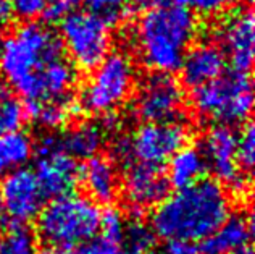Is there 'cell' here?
I'll list each match as a JSON object with an SVG mask.
<instances>
[{
  "label": "cell",
  "instance_id": "cell-17",
  "mask_svg": "<svg viewBox=\"0 0 255 254\" xmlns=\"http://www.w3.org/2000/svg\"><path fill=\"white\" fill-rule=\"evenodd\" d=\"M112 115L113 113L104 115V122H83L73 126L70 131H66L63 136H60V141H62L65 151L75 159L84 160L97 156L105 143L107 133L112 130Z\"/></svg>",
  "mask_w": 255,
  "mask_h": 254
},
{
  "label": "cell",
  "instance_id": "cell-6",
  "mask_svg": "<svg viewBox=\"0 0 255 254\" xmlns=\"http://www.w3.org/2000/svg\"><path fill=\"white\" fill-rule=\"evenodd\" d=\"M191 105L196 115L217 125L246 123L254 107L249 73L231 71L192 89Z\"/></svg>",
  "mask_w": 255,
  "mask_h": 254
},
{
  "label": "cell",
  "instance_id": "cell-27",
  "mask_svg": "<svg viewBox=\"0 0 255 254\" xmlns=\"http://www.w3.org/2000/svg\"><path fill=\"white\" fill-rule=\"evenodd\" d=\"M99 232L105 237L117 240V242H123L126 232V219L123 212L117 207H109L107 211H104L100 214Z\"/></svg>",
  "mask_w": 255,
  "mask_h": 254
},
{
  "label": "cell",
  "instance_id": "cell-25",
  "mask_svg": "<svg viewBox=\"0 0 255 254\" xmlns=\"http://www.w3.org/2000/svg\"><path fill=\"white\" fill-rule=\"evenodd\" d=\"M236 156L239 167L244 172H251L255 164V131L252 123H244L243 131L238 133Z\"/></svg>",
  "mask_w": 255,
  "mask_h": 254
},
{
  "label": "cell",
  "instance_id": "cell-16",
  "mask_svg": "<svg viewBox=\"0 0 255 254\" xmlns=\"http://www.w3.org/2000/svg\"><path fill=\"white\" fill-rule=\"evenodd\" d=\"M79 182L83 183L87 198L100 204L113 203L122 188L115 162L102 156L86 159L79 169Z\"/></svg>",
  "mask_w": 255,
  "mask_h": 254
},
{
  "label": "cell",
  "instance_id": "cell-10",
  "mask_svg": "<svg viewBox=\"0 0 255 254\" xmlns=\"http://www.w3.org/2000/svg\"><path fill=\"white\" fill-rule=\"evenodd\" d=\"M238 133L228 125H215L205 133L202 151L207 169L217 177V182L234 196L244 198L249 193V177L239 167L236 156Z\"/></svg>",
  "mask_w": 255,
  "mask_h": 254
},
{
  "label": "cell",
  "instance_id": "cell-35",
  "mask_svg": "<svg viewBox=\"0 0 255 254\" xmlns=\"http://www.w3.org/2000/svg\"><path fill=\"white\" fill-rule=\"evenodd\" d=\"M137 5H142V6H150V5H153V3H157V2H160V0H134Z\"/></svg>",
  "mask_w": 255,
  "mask_h": 254
},
{
  "label": "cell",
  "instance_id": "cell-26",
  "mask_svg": "<svg viewBox=\"0 0 255 254\" xmlns=\"http://www.w3.org/2000/svg\"><path fill=\"white\" fill-rule=\"evenodd\" d=\"M87 10L107 19L112 26L128 16L126 0H86Z\"/></svg>",
  "mask_w": 255,
  "mask_h": 254
},
{
  "label": "cell",
  "instance_id": "cell-3",
  "mask_svg": "<svg viewBox=\"0 0 255 254\" xmlns=\"http://www.w3.org/2000/svg\"><path fill=\"white\" fill-rule=\"evenodd\" d=\"M62 57L58 34L41 23L28 21L0 39V75L26 102L41 101L47 71Z\"/></svg>",
  "mask_w": 255,
  "mask_h": 254
},
{
  "label": "cell",
  "instance_id": "cell-11",
  "mask_svg": "<svg viewBox=\"0 0 255 254\" xmlns=\"http://www.w3.org/2000/svg\"><path fill=\"white\" fill-rule=\"evenodd\" d=\"M34 175L44 198H57L73 193L79 182L76 159L65 151L60 136H45L37 144Z\"/></svg>",
  "mask_w": 255,
  "mask_h": 254
},
{
  "label": "cell",
  "instance_id": "cell-28",
  "mask_svg": "<svg viewBox=\"0 0 255 254\" xmlns=\"http://www.w3.org/2000/svg\"><path fill=\"white\" fill-rule=\"evenodd\" d=\"M78 254H122V242L100 233L84 242Z\"/></svg>",
  "mask_w": 255,
  "mask_h": 254
},
{
  "label": "cell",
  "instance_id": "cell-22",
  "mask_svg": "<svg viewBox=\"0 0 255 254\" xmlns=\"http://www.w3.org/2000/svg\"><path fill=\"white\" fill-rule=\"evenodd\" d=\"M0 254H39L36 237L24 225H11L0 237Z\"/></svg>",
  "mask_w": 255,
  "mask_h": 254
},
{
  "label": "cell",
  "instance_id": "cell-20",
  "mask_svg": "<svg viewBox=\"0 0 255 254\" xmlns=\"http://www.w3.org/2000/svg\"><path fill=\"white\" fill-rule=\"evenodd\" d=\"M76 107L78 104L73 97L50 99V101L41 102H24L26 117H29L49 130H57L65 126L76 113Z\"/></svg>",
  "mask_w": 255,
  "mask_h": 254
},
{
  "label": "cell",
  "instance_id": "cell-15",
  "mask_svg": "<svg viewBox=\"0 0 255 254\" xmlns=\"http://www.w3.org/2000/svg\"><path fill=\"white\" fill-rule=\"evenodd\" d=\"M226 57L217 42L204 41L192 44L183 58L179 70L187 88H199L226 73Z\"/></svg>",
  "mask_w": 255,
  "mask_h": 254
},
{
  "label": "cell",
  "instance_id": "cell-29",
  "mask_svg": "<svg viewBox=\"0 0 255 254\" xmlns=\"http://www.w3.org/2000/svg\"><path fill=\"white\" fill-rule=\"evenodd\" d=\"M174 2L183 5L184 8L191 10L192 13L210 16L226 11L234 3V0H174Z\"/></svg>",
  "mask_w": 255,
  "mask_h": 254
},
{
  "label": "cell",
  "instance_id": "cell-9",
  "mask_svg": "<svg viewBox=\"0 0 255 254\" xmlns=\"http://www.w3.org/2000/svg\"><path fill=\"white\" fill-rule=\"evenodd\" d=\"M184 107L183 86L168 73H150L137 84L132 113L142 123L179 120Z\"/></svg>",
  "mask_w": 255,
  "mask_h": 254
},
{
  "label": "cell",
  "instance_id": "cell-24",
  "mask_svg": "<svg viewBox=\"0 0 255 254\" xmlns=\"http://www.w3.org/2000/svg\"><path fill=\"white\" fill-rule=\"evenodd\" d=\"M26 118L28 117L21 99L13 94H0V135L21 131Z\"/></svg>",
  "mask_w": 255,
  "mask_h": 254
},
{
  "label": "cell",
  "instance_id": "cell-14",
  "mask_svg": "<svg viewBox=\"0 0 255 254\" xmlns=\"http://www.w3.org/2000/svg\"><path fill=\"white\" fill-rule=\"evenodd\" d=\"M170 183L160 165L131 162L126 165L123 178V193L131 209L139 214L155 207L168 195Z\"/></svg>",
  "mask_w": 255,
  "mask_h": 254
},
{
  "label": "cell",
  "instance_id": "cell-32",
  "mask_svg": "<svg viewBox=\"0 0 255 254\" xmlns=\"http://www.w3.org/2000/svg\"><path fill=\"white\" fill-rule=\"evenodd\" d=\"M166 254H202V251H200V248H197L192 242L173 240V242H168Z\"/></svg>",
  "mask_w": 255,
  "mask_h": 254
},
{
  "label": "cell",
  "instance_id": "cell-2",
  "mask_svg": "<svg viewBox=\"0 0 255 254\" xmlns=\"http://www.w3.org/2000/svg\"><path fill=\"white\" fill-rule=\"evenodd\" d=\"M199 36L196 13L179 3L160 2L147 6L132 29V44L145 68L173 75Z\"/></svg>",
  "mask_w": 255,
  "mask_h": 254
},
{
  "label": "cell",
  "instance_id": "cell-34",
  "mask_svg": "<svg viewBox=\"0 0 255 254\" xmlns=\"http://www.w3.org/2000/svg\"><path fill=\"white\" fill-rule=\"evenodd\" d=\"M230 254H254L252 248H251V245H247V246H243V248H239L236 251H233Z\"/></svg>",
  "mask_w": 255,
  "mask_h": 254
},
{
  "label": "cell",
  "instance_id": "cell-36",
  "mask_svg": "<svg viewBox=\"0 0 255 254\" xmlns=\"http://www.w3.org/2000/svg\"><path fill=\"white\" fill-rule=\"evenodd\" d=\"M0 220H3V214H2V209H0Z\"/></svg>",
  "mask_w": 255,
  "mask_h": 254
},
{
  "label": "cell",
  "instance_id": "cell-33",
  "mask_svg": "<svg viewBox=\"0 0 255 254\" xmlns=\"http://www.w3.org/2000/svg\"><path fill=\"white\" fill-rule=\"evenodd\" d=\"M39 254H75V251H73V248H68V246L47 245Z\"/></svg>",
  "mask_w": 255,
  "mask_h": 254
},
{
  "label": "cell",
  "instance_id": "cell-8",
  "mask_svg": "<svg viewBox=\"0 0 255 254\" xmlns=\"http://www.w3.org/2000/svg\"><path fill=\"white\" fill-rule=\"evenodd\" d=\"M113 26L89 10H73L60 21V42L73 66L91 71L109 55Z\"/></svg>",
  "mask_w": 255,
  "mask_h": 254
},
{
  "label": "cell",
  "instance_id": "cell-31",
  "mask_svg": "<svg viewBox=\"0 0 255 254\" xmlns=\"http://www.w3.org/2000/svg\"><path fill=\"white\" fill-rule=\"evenodd\" d=\"M73 10H76V0H47L42 16L52 23L62 21Z\"/></svg>",
  "mask_w": 255,
  "mask_h": 254
},
{
  "label": "cell",
  "instance_id": "cell-19",
  "mask_svg": "<svg viewBox=\"0 0 255 254\" xmlns=\"http://www.w3.org/2000/svg\"><path fill=\"white\" fill-rule=\"evenodd\" d=\"M166 165L168 169L165 175L174 190L186 188L200 182L207 172V162L202 151L189 144H184L179 151L174 152Z\"/></svg>",
  "mask_w": 255,
  "mask_h": 254
},
{
  "label": "cell",
  "instance_id": "cell-30",
  "mask_svg": "<svg viewBox=\"0 0 255 254\" xmlns=\"http://www.w3.org/2000/svg\"><path fill=\"white\" fill-rule=\"evenodd\" d=\"M13 10V15L32 21L39 16H42L44 8L47 5V0H8Z\"/></svg>",
  "mask_w": 255,
  "mask_h": 254
},
{
  "label": "cell",
  "instance_id": "cell-18",
  "mask_svg": "<svg viewBox=\"0 0 255 254\" xmlns=\"http://www.w3.org/2000/svg\"><path fill=\"white\" fill-rule=\"evenodd\" d=\"M252 235L249 216H230L212 235L202 240V254H230L247 246Z\"/></svg>",
  "mask_w": 255,
  "mask_h": 254
},
{
  "label": "cell",
  "instance_id": "cell-7",
  "mask_svg": "<svg viewBox=\"0 0 255 254\" xmlns=\"http://www.w3.org/2000/svg\"><path fill=\"white\" fill-rule=\"evenodd\" d=\"M189 136V126L181 120L142 123L131 135L115 139L113 156L125 165L139 162L163 167L174 152L187 144Z\"/></svg>",
  "mask_w": 255,
  "mask_h": 254
},
{
  "label": "cell",
  "instance_id": "cell-5",
  "mask_svg": "<svg viewBox=\"0 0 255 254\" xmlns=\"http://www.w3.org/2000/svg\"><path fill=\"white\" fill-rule=\"evenodd\" d=\"M137 83L134 60L123 50L109 52L92 70L78 97V107L92 115H109L131 97Z\"/></svg>",
  "mask_w": 255,
  "mask_h": 254
},
{
  "label": "cell",
  "instance_id": "cell-13",
  "mask_svg": "<svg viewBox=\"0 0 255 254\" xmlns=\"http://www.w3.org/2000/svg\"><path fill=\"white\" fill-rule=\"evenodd\" d=\"M217 44L234 71L249 73L255 52V18L251 8L226 11L217 26Z\"/></svg>",
  "mask_w": 255,
  "mask_h": 254
},
{
  "label": "cell",
  "instance_id": "cell-21",
  "mask_svg": "<svg viewBox=\"0 0 255 254\" xmlns=\"http://www.w3.org/2000/svg\"><path fill=\"white\" fill-rule=\"evenodd\" d=\"M34 154V144L23 131L0 135V178L18 170L29 162Z\"/></svg>",
  "mask_w": 255,
  "mask_h": 254
},
{
  "label": "cell",
  "instance_id": "cell-1",
  "mask_svg": "<svg viewBox=\"0 0 255 254\" xmlns=\"http://www.w3.org/2000/svg\"><path fill=\"white\" fill-rule=\"evenodd\" d=\"M231 216V199L217 180L202 178L166 195L155 206L150 227L157 237L173 242H202Z\"/></svg>",
  "mask_w": 255,
  "mask_h": 254
},
{
  "label": "cell",
  "instance_id": "cell-4",
  "mask_svg": "<svg viewBox=\"0 0 255 254\" xmlns=\"http://www.w3.org/2000/svg\"><path fill=\"white\" fill-rule=\"evenodd\" d=\"M100 207L91 198L68 193L52 198L37 214V233L47 245L75 248L94 235L100 225Z\"/></svg>",
  "mask_w": 255,
  "mask_h": 254
},
{
  "label": "cell",
  "instance_id": "cell-12",
  "mask_svg": "<svg viewBox=\"0 0 255 254\" xmlns=\"http://www.w3.org/2000/svg\"><path fill=\"white\" fill-rule=\"evenodd\" d=\"M44 195L34 172L21 167L0 178V209L11 225H26L37 217Z\"/></svg>",
  "mask_w": 255,
  "mask_h": 254
},
{
  "label": "cell",
  "instance_id": "cell-23",
  "mask_svg": "<svg viewBox=\"0 0 255 254\" xmlns=\"http://www.w3.org/2000/svg\"><path fill=\"white\" fill-rule=\"evenodd\" d=\"M129 254H152L157 246V235L152 227L145 225L136 217L132 224L126 225L125 238Z\"/></svg>",
  "mask_w": 255,
  "mask_h": 254
}]
</instances>
